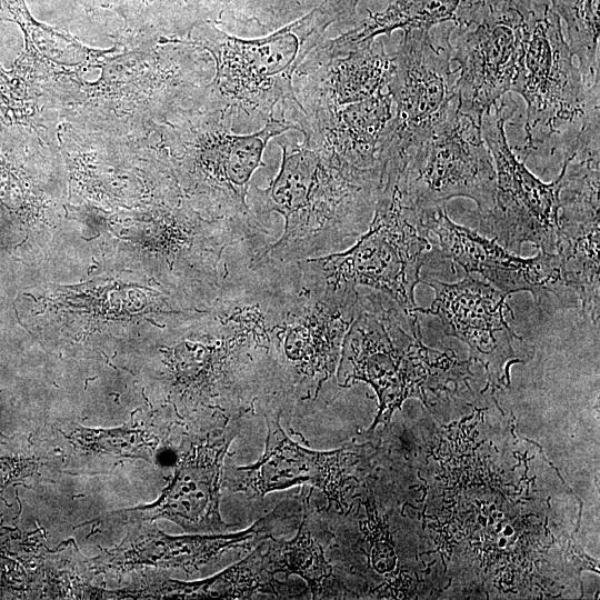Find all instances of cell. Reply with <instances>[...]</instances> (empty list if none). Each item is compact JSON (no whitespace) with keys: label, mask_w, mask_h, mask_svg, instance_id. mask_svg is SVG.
Here are the masks:
<instances>
[{"label":"cell","mask_w":600,"mask_h":600,"mask_svg":"<svg viewBox=\"0 0 600 600\" xmlns=\"http://www.w3.org/2000/svg\"><path fill=\"white\" fill-rule=\"evenodd\" d=\"M404 189L420 212L466 197L477 203L480 217L487 214L494 201L496 169L481 121L453 108L410 154Z\"/></svg>","instance_id":"obj_9"},{"label":"cell","mask_w":600,"mask_h":600,"mask_svg":"<svg viewBox=\"0 0 600 600\" xmlns=\"http://www.w3.org/2000/svg\"><path fill=\"white\" fill-rule=\"evenodd\" d=\"M143 10L166 32H183L218 22L222 0H140Z\"/></svg>","instance_id":"obj_22"},{"label":"cell","mask_w":600,"mask_h":600,"mask_svg":"<svg viewBox=\"0 0 600 600\" xmlns=\"http://www.w3.org/2000/svg\"><path fill=\"white\" fill-rule=\"evenodd\" d=\"M97 268H98L97 264H96V266H91V267L88 269L87 274H91L92 270H94V269H97Z\"/></svg>","instance_id":"obj_25"},{"label":"cell","mask_w":600,"mask_h":600,"mask_svg":"<svg viewBox=\"0 0 600 600\" xmlns=\"http://www.w3.org/2000/svg\"><path fill=\"white\" fill-rule=\"evenodd\" d=\"M238 428L224 431L178 470L159 513L192 530H226L219 513V483L227 449Z\"/></svg>","instance_id":"obj_18"},{"label":"cell","mask_w":600,"mask_h":600,"mask_svg":"<svg viewBox=\"0 0 600 600\" xmlns=\"http://www.w3.org/2000/svg\"><path fill=\"white\" fill-rule=\"evenodd\" d=\"M144 320L149 321L150 323H152L153 326H156V327H158L160 329H166V324H158L157 322H154L150 318H144Z\"/></svg>","instance_id":"obj_23"},{"label":"cell","mask_w":600,"mask_h":600,"mask_svg":"<svg viewBox=\"0 0 600 600\" xmlns=\"http://www.w3.org/2000/svg\"><path fill=\"white\" fill-rule=\"evenodd\" d=\"M453 29V24L443 23L403 31L389 83L394 111L380 147L381 166L408 163L413 150L458 107V68L451 67Z\"/></svg>","instance_id":"obj_7"},{"label":"cell","mask_w":600,"mask_h":600,"mask_svg":"<svg viewBox=\"0 0 600 600\" xmlns=\"http://www.w3.org/2000/svg\"><path fill=\"white\" fill-rule=\"evenodd\" d=\"M357 1L359 2L360 0H357Z\"/></svg>","instance_id":"obj_28"},{"label":"cell","mask_w":600,"mask_h":600,"mask_svg":"<svg viewBox=\"0 0 600 600\" xmlns=\"http://www.w3.org/2000/svg\"><path fill=\"white\" fill-rule=\"evenodd\" d=\"M389 87L376 94L339 108L309 114H292L303 141L334 153L359 168L379 166L386 129L393 117ZM381 166V164H380Z\"/></svg>","instance_id":"obj_17"},{"label":"cell","mask_w":600,"mask_h":600,"mask_svg":"<svg viewBox=\"0 0 600 600\" xmlns=\"http://www.w3.org/2000/svg\"><path fill=\"white\" fill-rule=\"evenodd\" d=\"M406 167L394 162L383 166V184L371 222L352 248L304 261L330 286L362 284L387 294L418 323L414 288L430 246L421 212L406 193Z\"/></svg>","instance_id":"obj_4"},{"label":"cell","mask_w":600,"mask_h":600,"mask_svg":"<svg viewBox=\"0 0 600 600\" xmlns=\"http://www.w3.org/2000/svg\"><path fill=\"white\" fill-rule=\"evenodd\" d=\"M24 296H29V297H31V298L33 299L34 302H38V300L36 299V297H34L33 294H31V293H24Z\"/></svg>","instance_id":"obj_26"},{"label":"cell","mask_w":600,"mask_h":600,"mask_svg":"<svg viewBox=\"0 0 600 600\" xmlns=\"http://www.w3.org/2000/svg\"><path fill=\"white\" fill-rule=\"evenodd\" d=\"M279 419L280 412L266 414L264 452L253 464L230 469V488L253 498L307 482L340 503L350 453L307 449L288 437Z\"/></svg>","instance_id":"obj_16"},{"label":"cell","mask_w":600,"mask_h":600,"mask_svg":"<svg viewBox=\"0 0 600 600\" xmlns=\"http://www.w3.org/2000/svg\"><path fill=\"white\" fill-rule=\"evenodd\" d=\"M340 354L338 383L349 387L361 380L371 384L380 401L377 421L387 419L407 397L457 380L468 369V363L458 362L452 353L424 347L419 322L410 321L396 301L380 291L359 293L357 314Z\"/></svg>","instance_id":"obj_3"},{"label":"cell","mask_w":600,"mask_h":600,"mask_svg":"<svg viewBox=\"0 0 600 600\" xmlns=\"http://www.w3.org/2000/svg\"><path fill=\"white\" fill-rule=\"evenodd\" d=\"M560 174L557 252L583 316L599 329V147L564 154Z\"/></svg>","instance_id":"obj_13"},{"label":"cell","mask_w":600,"mask_h":600,"mask_svg":"<svg viewBox=\"0 0 600 600\" xmlns=\"http://www.w3.org/2000/svg\"><path fill=\"white\" fill-rule=\"evenodd\" d=\"M280 170L266 189L253 188L249 207L258 218L278 212L282 236L250 268L282 266L331 252L363 234L383 184V167L359 168L306 141L278 139Z\"/></svg>","instance_id":"obj_1"},{"label":"cell","mask_w":600,"mask_h":600,"mask_svg":"<svg viewBox=\"0 0 600 600\" xmlns=\"http://www.w3.org/2000/svg\"><path fill=\"white\" fill-rule=\"evenodd\" d=\"M307 514L300 524L297 536L290 541H277L270 538L264 550L271 571L297 573L302 577L313 594L320 593L329 584L331 568L323 557L319 543L307 529Z\"/></svg>","instance_id":"obj_21"},{"label":"cell","mask_w":600,"mask_h":600,"mask_svg":"<svg viewBox=\"0 0 600 600\" xmlns=\"http://www.w3.org/2000/svg\"><path fill=\"white\" fill-rule=\"evenodd\" d=\"M92 261H93L97 266H99V262H98L94 258H92Z\"/></svg>","instance_id":"obj_27"},{"label":"cell","mask_w":600,"mask_h":600,"mask_svg":"<svg viewBox=\"0 0 600 600\" xmlns=\"http://www.w3.org/2000/svg\"><path fill=\"white\" fill-rule=\"evenodd\" d=\"M281 288L266 287L271 353L286 362L296 382L319 392L334 372L343 338L358 310L357 288L328 284L304 261Z\"/></svg>","instance_id":"obj_5"},{"label":"cell","mask_w":600,"mask_h":600,"mask_svg":"<svg viewBox=\"0 0 600 600\" xmlns=\"http://www.w3.org/2000/svg\"><path fill=\"white\" fill-rule=\"evenodd\" d=\"M357 0H324L294 21L261 37L227 34L208 22L198 26V42L217 62L206 91V110L219 112L236 133H251L273 117L278 104L293 102V76L329 28L351 19Z\"/></svg>","instance_id":"obj_2"},{"label":"cell","mask_w":600,"mask_h":600,"mask_svg":"<svg viewBox=\"0 0 600 600\" xmlns=\"http://www.w3.org/2000/svg\"><path fill=\"white\" fill-rule=\"evenodd\" d=\"M599 88L586 89L559 16L550 6L533 0L510 89L527 104L526 139L519 159L526 162L569 128L579 129L587 111L600 104Z\"/></svg>","instance_id":"obj_6"},{"label":"cell","mask_w":600,"mask_h":600,"mask_svg":"<svg viewBox=\"0 0 600 600\" xmlns=\"http://www.w3.org/2000/svg\"><path fill=\"white\" fill-rule=\"evenodd\" d=\"M422 282L433 289L434 300L429 309L418 308V313L437 316L447 334L466 342L492 383L508 381L509 366L530 354L507 322V312L513 314L506 302L509 294L469 273L456 283Z\"/></svg>","instance_id":"obj_14"},{"label":"cell","mask_w":600,"mask_h":600,"mask_svg":"<svg viewBox=\"0 0 600 600\" xmlns=\"http://www.w3.org/2000/svg\"><path fill=\"white\" fill-rule=\"evenodd\" d=\"M394 68V53H388L381 40L342 54H330L319 44L297 69L294 101L284 107L292 114H309L364 100L389 87Z\"/></svg>","instance_id":"obj_15"},{"label":"cell","mask_w":600,"mask_h":600,"mask_svg":"<svg viewBox=\"0 0 600 600\" xmlns=\"http://www.w3.org/2000/svg\"><path fill=\"white\" fill-rule=\"evenodd\" d=\"M421 223L437 237L443 256L467 273L478 272L507 294L529 291L541 309L578 308L580 300L566 282L561 256L541 252L529 259L507 251L450 220L444 206L421 211Z\"/></svg>","instance_id":"obj_12"},{"label":"cell","mask_w":600,"mask_h":600,"mask_svg":"<svg viewBox=\"0 0 600 600\" xmlns=\"http://www.w3.org/2000/svg\"><path fill=\"white\" fill-rule=\"evenodd\" d=\"M494 0H396L383 11L370 13L360 24L320 46L330 54H342L396 30L431 29L450 22L470 26Z\"/></svg>","instance_id":"obj_19"},{"label":"cell","mask_w":600,"mask_h":600,"mask_svg":"<svg viewBox=\"0 0 600 600\" xmlns=\"http://www.w3.org/2000/svg\"><path fill=\"white\" fill-rule=\"evenodd\" d=\"M587 90L600 86L599 0H551Z\"/></svg>","instance_id":"obj_20"},{"label":"cell","mask_w":600,"mask_h":600,"mask_svg":"<svg viewBox=\"0 0 600 600\" xmlns=\"http://www.w3.org/2000/svg\"><path fill=\"white\" fill-rule=\"evenodd\" d=\"M298 126L271 117L259 130L236 133L217 111L206 110L196 126L177 136L180 166L194 178L190 189L210 196L219 218L256 217L247 201L254 171L262 166L268 142Z\"/></svg>","instance_id":"obj_10"},{"label":"cell","mask_w":600,"mask_h":600,"mask_svg":"<svg viewBox=\"0 0 600 600\" xmlns=\"http://www.w3.org/2000/svg\"><path fill=\"white\" fill-rule=\"evenodd\" d=\"M99 236H100V233H97L94 237H91V238H84V237H82V236H81L80 238H81L82 240H84V241H91V240H93V239H96V238H99Z\"/></svg>","instance_id":"obj_24"},{"label":"cell","mask_w":600,"mask_h":600,"mask_svg":"<svg viewBox=\"0 0 600 600\" xmlns=\"http://www.w3.org/2000/svg\"><path fill=\"white\" fill-rule=\"evenodd\" d=\"M533 0H494L468 27L450 37L458 63V109L481 121L484 112L510 91L522 52Z\"/></svg>","instance_id":"obj_11"},{"label":"cell","mask_w":600,"mask_h":600,"mask_svg":"<svg viewBox=\"0 0 600 600\" xmlns=\"http://www.w3.org/2000/svg\"><path fill=\"white\" fill-rule=\"evenodd\" d=\"M511 98H501L487 110L481 132L496 169L494 201L480 227L517 254L530 242L541 252L556 253L559 238V192L561 174L546 183L531 173L512 152L506 123L513 116Z\"/></svg>","instance_id":"obj_8"}]
</instances>
